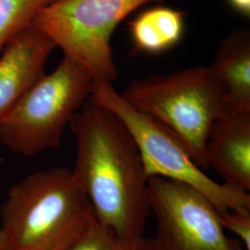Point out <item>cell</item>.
Returning a JSON list of instances; mask_svg holds the SVG:
<instances>
[{
	"mask_svg": "<svg viewBox=\"0 0 250 250\" xmlns=\"http://www.w3.org/2000/svg\"><path fill=\"white\" fill-rule=\"evenodd\" d=\"M160 1L54 0L38 11L33 25L94 80L112 83L119 75L110 45L113 32L135 9Z\"/></svg>",
	"mask_w": 250,
	"mask_h": 250,
	"instance_id": "8992f818",
	"label": "cell"
},
{
	"mask_svg": "<svg viewBox=\"0 0 250 250\" xmlns=\"http://www.w3.org/2000/svg\"><path fill=\"white\" fill-rule=\"evenodd\" d=\"M94 82L85 68L64 57L0 122V143L24 157L58 148L66 127L91 97Z\"/></svg>",
	"mask_w": 250,
	"mask_h": 250,
	"instance_id": "277c9868",
	"label": "cell"
},
{
	"mask_svg": "<svg viewBox=\"0 0 250 250\" xmlns=\"http://www.w3.org/2000/svg\"><path fill=\"white\" fill-rule=\"evenodd\" d=\"M54 0H0V53Z\"/></svg>",
	"mask_w": 250,
	"mask_h": 250,
	"instance_id": "7c38bea8",
	"label": "cell"
},
{
	"mask_svg": "<svg viewBox=\"0 0 250 250\" xmlns=\"http://www.w3.org/2000/svg\"><path fill=\"white\" fill-rule=\"evenodd\" d=\"M55 48L51 39L32 24L0 53V122L45 75Z\"/></svg>",
	"mask_w": 250,
	"mask_h": 250,
	"instance_id": "ba28073f",
	"label": "cell"
},
{
	"mask_svg": "<svg viewBox=\"0 0 250 250\" xmlns=\"http://www.w3.org/2000/svg\"><path fill=\"white\" fill-rule=\"evenodd\" d=\"M230 5L240 14L250 15V0H228Z\"/></svg>",
	"mask_w": 250,
	"mask_h": 250,
	"instance_id": "9a60e30c",
	"label": "cell"
},
{
	"mask_svg": "<svg viewBox=\"0 0 250 250\" xmlns=\"http://www.w3.org/2000/svg\"><path fill=\"white\" fill-rule=\"evenodd\" d=\"M69 127L76 139L72 176L98 223L121 236L143 235L150 214L148 178L128 128L91 97Z\"/></svg>",
	"mask_w": 250,
	"mask_h": 250,
	"instance_id": "6da1fadb",
	"label": "cell"
},
{
	"mask_svg": "<svg viewBox=\"0 0 250 250\" xmlns=\"http://www.w3.org/2000/svg\"><path fill=\"white\" fill-rule=\"evenodd\" d=\"M185 15L163 6L144 10L129 23L135 49L158 54L177 45L185 30Z\"/></svg>",
	"mask_w": 250,
	"mask_h": 250,
	"instance_id": "8fae6325",
	"label": "cell"
},
{
	"mask_svg": "<svg viewBox=\"0 0 250 250\" xmlns=\"http://www.w3.org/2000/svg\"><path fill=\"white\" fill-rule=\"evenodd\" d=\"M9 250H66L97 219L72 170L36 171L9 189L0 209Z\"/></svg>",
	"mask_w": 250,
	"mask_h": 250,
	"instance_id": "7a4b0ae2",
	"label": "cell"
},
{
	"mask_svg": "<svg viewBox=\"0 0 250 250\" xmlns=\"http://www.w3.org/2000/svg\"><path fill=\"white\" fill-rule=\"evenodd\" d=\"M219 220L224 230L236 234L246 250H250V212L229 210L219 213Z\"/></svg>",
	"mask_w": 250,
	"mask_h": 250,
	"instance_id": "5bb4252c",
	"label": "cell"
},
{
	"mask_svg": "<svg viewBox=\"0 0 250 250\" xmlns=\"http://www.w3.org/2000/svg\"><path fill=\"white\" fill-rule=\"evenodd\" d=\"M0 250H9V244L6 239V236L2 230L0 229Z\"/></svg>",
	"mask_w": 250,
	"mask_h": 250,
	"instance_id": "2e32d148",
	"label": "cell"
},
{
	"mask_svg": "<svg viewBox=\"0 0 250 250\" xmlns=\"http://www.w3.org/2000/svg\"><path fill=\"white\" fill-rule=\"evenodd\" d=\"M208 67L224 84L228 110L232 112L250 111L249 30H236L226 36Z\"/></svg>",
	"mask_w": 250,
	"mask_h": 250,
	"instance_id": "30bf717a",
	"label": "cell"
},
{
	"mask_svg": "<svg viewBox=\"0 0 250 250\" xmlns=\"http://www.w3.org/2000/svg\"><path fill=\"white\" fill-rule=\"evenodd\" d=\"M209 167L224 180V185L250 190V111L227 110L211 126L206 144Z\"/></svg>",
	"mask_w": 250,
	"mask_h": 250,
	"instance_id": "9c48e42d",
	"label": "cell"
},
{
	"mask_svg": "<svg viewBox=\"0 0 250 250\" xmlns=\"http://www.w3.org/2000/svg\"><path fill=\"white\" fill-rule=\"evenodd\" d=\"M121 96L134 109L158 120L176 134L202 170L209 168L208 136L216 120L228 110L224 84L209 67L137 79Z\"/></svg>",
	"mask_w": 250,
	"mask_h": 250,
	"instance_id": "3957f363",
	"label": "cell"
},
{
	"mask_svg": "<svg viewBox=\"0 0 250 250\" xmlns=\"http://www.w3.org/2000/svg\"><path fill=\"white\" fill-rule=\"evenodd\" d=\"M91 98L115 113L128 128L147 178L161 177L196 188L212 202L219 213L250 212V193L209 178L176 134L158 120L131 107L111 83L95 81Z\"/></svg>",
	"mask_w": 250,
	"mask_h": 250,
	"instance_id": "5b68a950",
	"label": "cell"
},
{
	"mask_svg": "<svg viewBox=\"0 0 250 250\" xmlns=\"http://www.w3.org/2000/svg\"><path fill=\"white\" fill-rule=\"evenodd\" d=\"M66 250H157L153 238L121 236L103 227L96 220L88 230Z\"/></svg>",
	"mask_w": 250,
	"mask_h": 250,
	"instance_id": "4fadbf2b",
	"label": "cell"
},
{
	"mask_svg": "<svg viewBox=\"0 0 250 250\" xmlns=\"http://www.w3.org/2000/svg\"><path fill=\"white\" fill-rule=\"evenodd\" d=\"M148 205L156 220L157 250H245L238 239L226 235L215 206L196 188L152 177Z\"/></svg>",
	"mask_w": 250,
	"mask_h": 250,
	"instance_id": "52a82bcc",
	"label": "cell"
}]
</instances>
